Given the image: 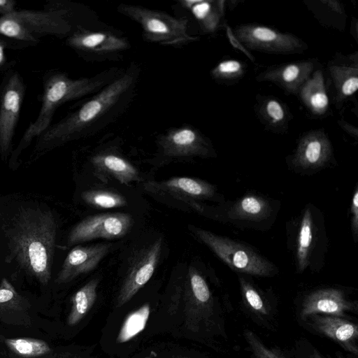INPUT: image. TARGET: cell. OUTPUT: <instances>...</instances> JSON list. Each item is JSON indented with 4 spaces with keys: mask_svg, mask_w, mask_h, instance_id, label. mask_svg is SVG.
<instances>
[{
    "mask_svg": "<svg viewBox=\"0 0 358 358\" xmlns=\"http://www.w3.org/2000/svg\"><path fill=\"white\" fill-rule=\"evenodd\" d=\"M329 101L324 93H316L311 97V103L316 108H324L328 105Z\"/></svg>",
    "mask_w": 358,
    "mask_h": 358,
    "instance_id": "1f68e13d",
    "label": "cell"
},
{
    "mask_svg": "<svg viewBox=\"0 0 358 358\" xmlns=\"http://www.w3.org/2000/svg\"><path fill=\"white\" fill-rule=\"evenodd\" d=\"M134 80L132 71L113 80L78 110L43 131L38 138L36 148H50L75 138L117 104Z\"/></svg>",
    "mask_w": 358,
    "mask_h": 358,
    "instance_id": "7a4b0ae2",
    "label": "cell"
},
{
    "mask_svg": "<svg viewBox=\"0 0 358 358\" xmlns=\"http://www.w3.org/2000/svg\"><path fill=\"white\" fill-rule=\"evenodd\" d=\"M71 47L81 50L106 53L124 50L128 43L115 35L95 31H78L68 40Z\"/></svg>",
    "mask_w": 358,
    "mask_h": 358,
    "instance_id": "e0dca14e",
    "label": "cell"
},
{
    "mask_svg": "<svg viewBox=\"0 0 358 358\" xmlns=\"http://www.w3.org/2000/svg\"><path fill=\"white\" fill-rule=\"evenodd\" d=\"M164 154L173 157L203 155L204 149L192 129L180 128L171 131L160 141Z\"/></svg>",
    "mask_w": 358,
    "mask_h": 358,
    "instance_id": "ac0fdd59",
    "label": "cell"
},
{
    "mask_svg": "<svg viewBox=\"0 0 358 358\" xmlns=\"http://www.w3.org/2000/svg\"><path fill=\"white\" fill-rule=\"evenodd\" d=\"M82 199L87 204L101 209L120 208L127 203L122 195L102 189L87 190L82 193Z\"/></svg>",
    "mask_w": 358,
    "mask_h": 358,
    "instance_id": "cb8c5ba5",
    "label": "cell"
},
{
    "mask_svg": "<svg viewBox=\"0 0 358 358\" xmlns=\"http://www.w3.org/2000/svg\"><path fill=\"white\" fill-rule=\"evenodd\" d=\"M159 238L138 255L125 278L118 297V306L129 300L150 279L159 262L162 250Z\"/></svg>",
    "mask_w": 358,
    "mask_h": 358,
    "instance_id": "7c38bea8",
    "label": "cell"
},
{
    "mask_svg": "<svg viewBox=\"0 0 358 358\" xmlns=\"http://www.w3.org/2000/svg\"><path fill=\"white\" fill-rule=\"evenodd\" d=\"M150 313V306L146 304L128 315L120 331L117 342L128 341L145 327Z\"/></svg>",
    "mask_w": 358,
    "mask_h": 358,
    "instance_id": "484cf974",
    "label": "cell"
},
{
    "mask_svg": "<svg viewBox=\"0 0 358 358\" xmlns=\"http://www.w3.org/2000/svg\"><path fill=\"white\" fill-rule=\"evenodd\" d=\"M358 87V79L357 77L350 78L347 80L343 87V93L345 95H350L353 94Z\"/></svg>",
    "mask_w": 358,
    "mask_h": 358,
    "instance_id": "d6a6232c",
    "label": "cell"
},
{
    "mask_svg": "<svg viewBox=\"0 0 358 358\" xmlns=\"http://www.w3.org/2000/svg\"><path fill=\"white\" fill-rule=\"evenodd\" d=\"M15 6V2L13 0H0V14L3 16L13 13Z\"/></svg>",
    "mask_w": 358,
    "mask_h": 358,
    "instance_id": "836d02e7",
    "label": "cell"
},
{
    "mask_svg": "<svg viewBox=\"0 0 358 358\" xmlns=\"http://www.w3.org/2000/svg\"><path fill=\"white\" fill-rule=\"evenodd\" d=\"M287 231L296 273L319 271L324 266L328 245L322 212L313 204H306L287 225Z\"/></svg>",
    "mask_w": 358,
    "mask_h": 358,
    "instance_id": "3957f363",
    "label": "cell"
},
{
    "mask_svg": "<svg viewBox=\"0 0 358 358\" xmlns=\"http://www.w3.org/2000/svg\"><path fill=\"white\" fill-rule=\"evenodd\" d=\"M218 68L222 73H233L240 69L241 64L237 61L231 60L220 63Z\"/></svg>",
    "mask_w": 358,
    "mask_h": 358,
    "instance_id": "4dcf8cb0",
    "label": "cell"
},
{
    "mask_svg": "<svg viewBox=\"0 0 358 358\" xmlns=\"http://www.w3.org/2000/svg\"><path fill=\"white\" fill-rule=\"evenodd\" d=\"M24 85L15 72L3 87L0 99V154L6 158L9 154L15 129L18 120L24 94Z\"/></svg>",
    "mask_w": 358,
    "mask_h": 358,
    "instance_id": "30bf717a",
    "label": "cell"
},
{
    "mask_svg": "<svg viewBox=\"0 0 358 358\" xmlns=\"http://www.w3.org/2000/svg\"><path fill=\"white\" fill-rule=\"evenodd\" d=\"M119 10L137 22L150 41L173 45L192 39L187 33V22L185 19L132 5L121 4Z\"/></svg>",
    "mask_w": 358,
    "mask_h": 358,
    "instance_id": "ba28073f",
    "label": "cell"
},
{
    "mask_svg": "<svg viewBox=\"0 0 358 358\" xmlns=\"http://www.w3.org/2000/svg\"><path fill=\"white\" fill-rule=\"evenodd\" d=\"M278 201L264 196L248 193L222 204L217 217L240 228L264 230L270 227L279 210Z\"/></svg>",
    "mask_w": 358,
    "mask_h": 358,
    "instance_id": "52a82bcc",
    "label": "cell"
},
{
    "mask_svg": "<svg viewBox=\"0 0 358 358\" xmlns=\"http://www.w3.org/2000/svg\"><path fill=\"white\" fill-rule=\"evenodd\" d=\"M12 221L6 232L12 258L41 285H47L57 236L54 215L44 208H22Z\"/></svg>",
    "mask_w": 358,
    "mask_h": 358,
    "instance_id": "6da1fadb",
    "label": "cell"
},
{
    "mask_svg": "<svg viewBox=\"0 0 358 358\" xmlns=\"http://www.w3.org/2000/svg\"><path fill=\"white\" fill-rule=\"evenodd\" d=\"M312 358H324L317 350H314Z\"/></svg>",
    "mask_w": 358,
    "mask_h": 358,
    "instance_id": "74e56055",
    "label": "cell"
},
{
    "mask_svg": "<svg viewBox=\"0 0 358 358\" xmlns=\"http://www.w3.org/2000/svg\"><path fill=\"white\" fill-rule=\"evenodd\" d=\"M238 276L242 299L246 308L258 317L268 316L270 308L263 292L245 275L238 274Z\"/></svg>",
    "mask_w": 358,
    "mask_h": 358,
    "instance_id": "ffe728a7",
    "label": "cell"
},
{
    "mask_svg": "<svg viewBox=\"0 0 358 358\" xmlns=\"http://www.w3.org/2000/svg\"><path fill=\"white\" fill-rule=\"evenodd\" d=\"M66 10H15L0 16V34L27 42L44 35L63 36L71 26L64 18Z\"/></svg>",
    "mask_w": 358,
    "mask_h": 358,
    "instance_id": "8992f818",
    "label": "cell"
},
{
    "mask_svg": "<svg viewBox=\"0 0 358 358\" xmlns=\"http://www.w3.org/2000/svg\"><path fill=\"white\" fill-rule=\"evenodd\" d=\"M327 159L326 148L320 141L312 140L301 150L294 162V166L297 171L308 174V171H315L324 165Z\"/></svg>",
    "mask_w": 358,
    "mask_h": 358,
    "instance_id": "7402d4cb",
    "label": "cell"
},
{
    "mask_svg": "<svg viewBox=\"0 0 358 358\" xmlns=\"http://www.w3.org/2000/svg\"><path fill=\"white\" fill-rule=\"evenodd\" d=\"M127 213H102L87 217L78 223L68 236V245L97 238H117L124 236L133 224Z\"/></svg>",
    "mask_w": 358,
    "mask_h": 358,
    "instance_id": "9c48e42d",
    "label": "cell"
},
{
    "mask_svg": "<svg viewBox=\"0 0 358 358\" xmlns=\"http://www.w3.org/2000/svg\"><path fill=\"white\" fill-rule=\"evenodd\" d=\"M244 337L253 358H285L276 349L266 345L253 331L245 329Z\"/></svg>",
    "mask_w": 358,
    "mask_h": 358,
    "instance_id": "4316f807",
    "label": "cell"
},
{
    "mask_svg": "<svg viewBox=\"0 0 358 358\" xmlns=\"http://www.w3.org/2000/svg\"><path fill=\"white\" fill-rule=\"evenodd\" d=\"M99 176H110L120 183L129 184L139 180L138 170L128 161L115 155L101 154L92 159Z\"/></svg>",
    "mask_w": 358,
    "mask_h": 358,
    "instance_id": "d6986e66",
    "label": "cell"
},
{
    "mask_svg": "<svg viewBox=\"0 0 358 358\" xmlns=\"http://www.w3.org/2000/svg\"><path fill=\"white\" fill-rule=\"evenodd\" d=\"M6 43L0 39V71L5 66L6 63V57L5 54V48Z\"/></svg>",
    "mask_w": 358,
    "mask_h": 358,
    "instance_id": "d590c367",
    "label": "cell"
},
{
    "mask_svg": "<svg viewBox=\"0 0 358 358\" xmlns=\"http://www.w3.org/2000/svg\"><path fill=\"white\" fill-rule=\"evenodd\" d=\"M4 343L10 352L24 358L45 356L52 351L47 342L36 338H6Z\"/></svg>",
    "mask_w": 358,
    "mask_h": 358,
    "instance_id": "603a6c76",
    "label": "cell"
},
{
    "mask_svg": "<svg viewBox=\"0 0 358 358\" xmlns=\"http://www.w3.org/2000/svg\"><path fill=\"white\" fill-rule=\"evenodd\" d=\"M227 34L230 39L231 43L232 45L243 51L245 54H246L249 57L252 58L250 55L240 45V43L237 41V40L233 36L232 33L231 32L230 29H227Z\"/></svg>",
    "mask_w": 358,
    "mask_h": 358,
    "instance_id": "8d00e7d4",
    "label": "cell"
},
{
    "mask_svg": "<svg viewBox=\"0 0 358 358\" xmlns=\"http://www.w3.org/2000/svg\"><path fill=\"white\" fill-rule=\"evenodd\" d=\"M31 304L6 278L0 283V320L15 326L31 324Z\"/></svg>",
    "mask_w": 358,
    "mask_h": 358,
    "instance_id": "2e32d148",
    "label": "cell"
},
{
    "mask_svg": "<svg viewBox=\"0 0 358 358\" xmlns=\"http://www.w3.org/2000/svg\"><path fill=\"white\" fill-rule=\"evenodd\" d=\"M98 280L93 279L79 289L72 297V307L67 322L76 325L92 306L96 296Z\"/></svg>",
    "mask_w": 358,
    "mask_h": 358,
    "instance_id": "44dd1931",
    "label": "cell"
},
{
    "mask_svg": "<svg viewBox=\"0 0 358 358\" xmlns=\"http://www.w3.org/2000/svg\"><path fill=\"white\" fill-rule=\"evenodd\" d=\"M308 318L310 324L315 331L336 342L346 351L357 355V324L343 317L331 315H313Z\"/></svg>",
    "mask_w": 358,
    "mask_h": 358,
    "instance_id": "9a60e30c",
    "label": "cell"
},
{
    "mask_svg": "<svg viewBox=\"0 0 358 358\" xmlns=\"http://www.w3.org/2000/svg\"><path fill=\"white\" fill-rule=\"evenodd\" d=\"M253 36L261 41H271L276 38V34L265 27H257L253 31Z\"/></svg>",
    "mask_w": 358,
    "mask_h": 358,
    "instance_id": "f1b7e54d",
    "label": "cell"
},
{
    "mask_svg": "<svg viewBox=\"0 0 358 358\" xmlns=\"http://www.w3.org/2000/svg\"><path fill=\"white\" fill-rule=\"evenodd\" d=\"M299 74V69L294 65L288 66L283 72V78L286 82L294 80Z\"/></svg>",
    "mask_w": 358,
    "mask_h": 358,
    "instance_id": "e575fe53",
    "label": "cell"
},
{
    "mask_svg": "<svg viewBox=\"0 0 358 358\" xmlns=\"http://www.w3.org/2000/svg\"><path fill=\"white\" fill-rule=\"evenodd\" d=\"M357 310V301L350 300L342 289L334 287L321 288L310 292L304 297L300 317L303 321L313 315L343 317L348 312Z\"/></svg>",
    "mask_w": 358,
    "mask_h": 358,
    "instance_id": "8fae6325",
    "label": "cell"
},
{
    "mask_svg": "<svg viewBox=\"0 0 358 358\" xmlns=\"http://www.w3.org/2000/svg\"><path fill=\"white\" fill-rule=\"evenodd\" d=\"M192 231L220 259L238 274L270 277L278 271L275 264L248 244L195 227H192Z\"/></svg>",
    "mask_w": 358,
    "mask_h": 358,
    "instance_id": "5b68a950",
    "label": "cell"
},
{
    "mask_svg": "<svg viewBox=\"0 0 358 358\" xmlns=\"http://www.w3.org/2000/svg\"><path fill=\"white\" fill-rule=\"evenodd\" d=\"M350 227L355 242L358 236V187H355L350 205Z\"/></svg>",
    "mask_w": 358,
    "mask_h": 358,
    "instance_id": "83f0119b",
    "label": "cell"
},
{
    "mask_svg": "<svg viewBox=\"0 0 358 358\" xmlns=\"http://www.w3.org/2000/svg\"><path fill=\"white\" fill-rule=\"evenodd\" d=\"M49 358H65V357L59 356V357H49Z\"/></svg>",
    "mask_w": 358,
    "mask_h": 358,
    "instance_id": "f35d334b",
    "label": "cell"
},
{
    "mask_svg": "<svg viewBox=\"0 0 358 358\" xmlns=\"http://www.w3.org/2000/svg\"><path fill=\"white\" fill-rule=\"evenodd\" d=\"M149 189L167 193L193 204H197L196 200L223 201L215 185L194 178L173 177L160 182H152Z\"/></svg>",
    "mask_w": 358,
    "mask_h": 358,
    "instance_id": "4fadbf2b",
    "label": "cell"
},
{
    "mask_svg": "<svg viewBox=\"0 0 358 358\" xmlns=\"http://www.w3.org/2000/svg\"><path fill=\"white\" fill-rule=\"evenodd\" d=\"M188 282L192 295L196 303L211 310L213 306L211 292L203 276L194 266L189 267Z\"/></svg>",
    "mask_w": 358,
    "mask_h": 358,
    "instance_id": "d4e9b609",
    "label": "cell"
},
{
    "mask_svg": "<svg viewBox=\"0 0 358 358\" xmlns=\"http://www.w3.org/2000/svg\"><path fill=\"white\" fill-rule=\"evenodd\" d=\"M106 81L105 77L71 79L62 73H54L44 83L42 105L34 122L24 134L13 159H17L21 152L29 145L32 139L40 136L49 127L56 109L65 102L82 97L100 89Z\"/></svg>",
    "mask_w": 358,
    "mask_h": 358,
    "instance_id": "277c9868",
    "label": "cell"
},
{
    "mask_svg": "<svg viewBox=\"0 0 358 358\" xmlns=\"http://www.w3.org/2000/svg\"><path fill=\"white\" fill-rule=\"evenodd\" d=\"M108 243L77 246L66 257L58 273L57 283L68 282L77 276L94 269L110 249Z\"/></svg>",
    "mask_w": 358,
    "mask_h": 358,
    "instance_id": "5bb4252c",
    "label": "cell"
},
{
    "mask_svg": "<svg viewBox=\"0 0 358 358\" xmlns=\"http://www.w3.org/2000/svg\"><path fill=\"white\" fill-rule=\"evenodd\" d=\"M267 111L268 115L276 121L280 120L284 116L283 110L276 101H271L268 103Z\"/></svg>",
    "mask_w": 358,
    "mask_h": 358,
    "instance_id": "f546056e",
    "label": "cell"
}]
</instances>
